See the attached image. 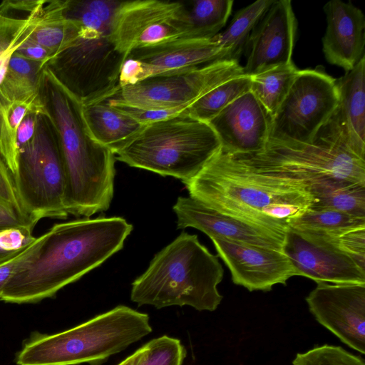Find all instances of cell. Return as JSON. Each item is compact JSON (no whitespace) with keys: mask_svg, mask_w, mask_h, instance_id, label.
<instances>
[{"mask_svg":"<svg viewBox=\"0 0 365 365\" xmlns=\"http://www.w3.org/2000/svg\"><path fill=\"white\" fill-rule=\"evenodd\" d=\"M305 300L321 325L365 354V284L318 283Z\"/></svg>","mask_w":365,"mask_h":365,"instance_id":"14","label":"cell"},{"mask_svg":"<svg viewBox=\"0 0 365 365\" xmlns=\"http://www.w3.org/2000/svg\"><path fill=\"white\" fill-rule=\"evenodd\" d=\"M338 104L336 79L322 66L299 70L272 118L269 138L309 143L330 118Z\"/></svg>","mask_w":365,"mask_h":365,"instance_id":"11","label":"cell"},{"mask_svg":"<svg viewBox=\"0 0 365 365\" xmlns=\"http://www.w3.org/2000/svg\"><path fill=\"white\" fill-rule=\"evenodd\" d=\"M16 53L25 58L42 62L45 66L51 59L49 52L41 45L29 39V37L21 44Z\"/></svg>","mask_w":365,"mask_h":365,"instance_id":"41","label":"cell"},{"mask_svg":"<svg viewBox=\"0 0 365 365\" xmlns=\"http://www.w3.org/2000/svg\"><path fill=\"white\" fill-rule=\"evenodd\" d=\"M183 184L190 197L208 207L284 233L312 203L307 187L249 172L221 149Z\"/></svg>","mask_w":365,"mask_h":365,"instance_id":"3","label":"cell"},{"mask_svg":"<svg viewBox=\"0 0 365 365\" xmlns=\"http://www.w3.org/2000/svg\"><path fill=\"white\" fill-rule=\"evenodd\" d=\"M138 365H182L187 351L180 339L163 335L146 343Z\"/></svg>","mask_w":365,"mask_h":365,"instance_id":"35","label":"cell"},{"mask_svg":"<svg viewBox=\"0 0 365 365\" xmlns=\"http://www.w3.org/2000/svg\"><path fill=\"white\" fill-rule=\"evenodd\" d=\"M226 58H232L220 46L215 36L178 38L132 51L122 65L119 84L122 88L149 77L182 71Z\"/></svg>","mask_w":365,"mask_h":365,"instance_id":"13","label":"cell"},{"mask_svg":"<svg viewBox=\"0 0 365 365\" xmlns=\"http://www.w3.org/2000/svg\"><path fill=\"white\" fill-rule=\"evenodd\" d=\"M42 8L26 18L10 16L0 13V86L12 55L31 34Z\"/></svg>","mask_w":365,"mask_h":365,"instance_id":"32","label":"cell"},{"mask_svg":"<svg viewBox=\"0 0 365 365\" xmlns=\"http://www.w3.org/2000/svg\"><path fill=\"white\" fill-rule=\"evenodd\" d=\"M0 224L35 227L19 200L14 176L0 156Z\"/></svg>","mask_w":365,"mask_h":365,"instance_id":"34","label":"cell"},{"mask_svg":"<svg viewBox=\"0 0 365 365\" xmlns=\"http://www.w3.org/2000/svg\"><path fill=\"white\" fill-rule=\"evenodd\" d=\"M297 21L289 0H274L246 40L244 73L254 76L292 62Z\"/></svg>","mask_w":365,"mask_h":365,"instance_id":"15","label":"cell"},{"mask_svg":"<svg viewBox=\"0 0 365 365\" xmlns=\"http://www.w3.org/2000/svg\"><path fill=\"white\" fill-rule=\"evenodd\" d=\"M152 331L147 314L119 305L59 333L34 334L16 361L17 365H101Z\"/></svg>","mask_w":365,"mask_h":365,"instance_id":"7","label":"cell"},{"mask_svg":"<svg viewBox=\"0 0 365 365\" xmlns=\"http://www.w3.org/2000/svg\"><path fill=\"white\" fill-rule=\"evenodd\" d=\"M45 66L42 62L25 58L15 52L0 86V93L14 101L32 102L40 99Z\"/></svg>","mask_w":365,"mask_h":365,"instance_id":"25","label":"cell"},{"mask_svg":"<svg viewBox=\"0 0 365 365\" xmlns=\"http://www.w3.org/2000/svg\"><path fill=\"white\" fill-rule=\"evenodd\" d=\"M223 275L218 256L202 245L196 235L182 232L133 281L130 299L138 306L152 305L158 309L190 306L213 312L223 298L217 289Z\"/></svg>","mask_w":365,"mask_h":365,"instance_id":"5","label":"cell"},{"mask_svg":"<svg viewBox=\"0 0 365 365\" xmlns=\"http://www.w3.org/2000/svg\"><path fill=\"white\" fill-rule=\"evenodd\" d=\"M34 242L20 252L0 263V296L17 267L29 253Z\"/></svg>","mask_w":365,"mask_h":365,"instance_id":"40","label":"cell"},{"mask_svg":"<svg viewBox=\"0 0 365 365\" xmlns=\"http://www.w3.org/2000/svg\"><path fill=\"white\" fill-rule=\"evenodd\" d=\"M250 76L232 78L194 101L186 108V113L195 119L207 123L233 101L250 91Z\"/></svg>","mask_w":365,"mask_h":365,"instance_id":"28","label":"cell"},{"mask_svg":"<svg viewBox=\"0 0 365 365\" xmlns=\"http://www.w3.org/2000/svg\"><path fill=\"white\" fill-rule=\"evenodd\" d=\"M19 200L34 225L41 219H66V179L56 129L47 112L39 113L33 138L19 150L14 177Z\"/></svg>","mask_w":365,"mask_h":365,"instance_id":"9","label":"cell"},{"mask_svg":"<svg viewBox=\"0 0 365 365\" xmlns=\"http://www.w3.org/2000/svg\"><path fill=\"white\" fill-rule=\"evenodd\" d=\"M39 94L58 140L66 212L90 217L107 210L114 192L115 154L91 137L83 118V104L46 66Z\"/></svg>","mask_w":365,"mask_h":365,"instance_id":"2","label":"cell"},{"mask_svg":"<svg viewBox=\"0 0 365 365\" xmlns=\"http://www.w3.org/2000/svg\"><path fill=\"white\" fill-rule=\"evenodd\" d=\"M120 2L61 1L62 15L78 26V35L46 67L83 105L107 101L120 88V69L127 57L111 39L113 18Z\"/></svg>","mask_w":365,"mask_h":365,"instance_id":"4","label":"cell"},{"mask_svg":"<svg viewBox=\"0 0 365 365\" xmlns=\"http://www.w3.org/2000/svg\"><path fill=\"white\" fill-rule=\"evenodd\" d=\"M339 125L351 149L365 158V56L336 79Z\"/></svg>","mask_w":365,"mask_h":365,"instance_id":"21","label":"cell"},{"mask_svg":"<svg viewBox=\"0 0 365 365\" xmlns=\"http://www.w3.org/2000/svg\"><path fill=\"white\" fill-rule=\"evenodd\" d=\"M292 365H365V362L339 346L324 344L297 353Z\"/></svg>","mask_w":365,"mask_h":365,"instance_id":"36","label":"cell"},{"mask_svg":"<svg viewBox=\"0 0 365 365\" xmlns=\"http://www.w3.org/2000/svg\"><path fill=\"white\" fill-rule=\"evenodd\" d=\"M82 115L91 137L114 154L145 125L110 106L107 101L83 105Z\"/></svg>","mask_w":365,"mask_h":365,"instance_id":"22","label":"cell"},{"mask_svg":"<svg viewBox=\"0 0 365 365\" xmlns=\"http://www.w3.org/2000/svg\"><path fill=\"white\" fill-rule=\"evenodd\" d=\"M78 35V26L62 15L61 0L45 1L29 39L46 48L51 59L69 46Z\"/></svg>","mask_w":365,"mask_h":365,"instance_id":"24","label":"cell"},{"mask_svg":"<svg viewBox=\"0 0 365 365\" xmlns=\"http://www.w3.org/2000/svg\"><path fill=\"white\" fill-rule=\"evenodd\" d=\"M207 123L217 135L222 151L230 154L251 153L266 146L272 116L250 91Z\"/></svg>","mask_w":365,"mask_h":365,"instance_id":"18","label":"cell"},{"mask_svg":"<svg viewBox=\"0 0 365 365\" xmlns=\"http://www.w3.org/2000/svg\"><path fill=\"white\" fill-rule=\"evenodd\" d=\"M299 232L349 256L365 270V227L332 233Z\"/></svg>","mask_w":365,"mask_h":365,"instance_id":"33","label":"cell"},{"mask_svg":"<svg viewBox=\"0 0 365 365\" xmlns=\"http://www.w3.org/2000/svg\"><path fill=\"white\" fill-rule=\"evenodd\" d=\"M177 227H193L215 237L282 250L285 233L208 207L191 197H179L173 206Z\"/></svg>","mask_w":365,"mask_h":365,"instance_id":"17","label":"cell"},{"mask_svg":"<svg viewBox=\"0 0 365 365\" xmlns=\"http://www.w3.org/2000/svg\"><path fill=\"white\" fill-rule=\"evenodd\" d=\"M225 153L249 172L307 189L324 179L365 183V158L349 147L336 110L309 143L269 138L260 151Z\"/></svg>","mask_w":365,"mask_h":365,"instance_id":"6","label":"cell"},{"mask_svg":"<svg viewBox=\"0 0 365 365\" xmlns=\"http://www.w3.org/2000/svg\"><path fill=\"white\" fill-rule=\"evenodd\" d=\"M45 113H46V108L33 110L24 116L17 130L16 138L19 150L33 138L36 131L38 115Z\"/></svg>","mask_w":365,"mask_h":365,"instance_id":"39","label":"cell"},{"mask_svg":"<svg viewBox=\"0 0 365 365\" xmlns=\"http://www.w3.org/2000/svg\"><path fill=\"white\" fill-rule=\"evenodd\" d=\"M242 75L237 58L221 59L123 86L110 100L147 110L186 108L222 83Z\"/></svg>","mask_w":365,"mask_h":365,"instance_id":"10","label":"cell"},{"mask_svg":"<svg viewBox=\"0 0 365 365\" xmlns=\"http://www.w3.org/2000/svg\"><path fill=\"white\" fill-rule=\"evenodd\" d=\"M365 227V217L327 209L309 208L289 228L302 232L332 233ZM288 227V228H289Z\"/></svg>","mask_w":365,"mask_h":365,"instance_id":"31","label":"cell"},{"mask_svg":"<svg viewBox=\"0 0 365 365\" xmlns=\"http://www.w3.org/2000/svg\"><path fill=\"white\" fill-rule=\"evenodd\" d=\"M107 102L112 106L128 115L143 125L171 118L181 114L187 108H175L170 110H147L131 107L114 102L110 99Z\"/></svg>","mask_w":365,"mask_h":365,"instance_id":"38","label":"cell"},{"mask_svg":"<svg viewBox=\"0 0 365 365\" xmlns=\"http://www.w3.org/2000/svg\"><path fill=\"white\" fill-rule=\"evenodd\" d=\"M297 276L318 283L365 284V270L349 256L288 228L282 247Z\"/></svg>","mask_w":365,"mask_h":365,"instance_id":"19","label":"cell"},{"mask_svg":"<svg viewBox=\"0 0 365 365\" xmlns=\"http://www.w3.org/2000/svg\"><path fill=\"white\" fill-rule=\"evenodd\" d=\"M273 1L258 0L242 8L235 14L227 28L215 36L220 46L227 51L232 58H236L237 51Z\"/></svg>","mask_w":365,"mask_h":365,"instance_id":"30","label":"cell"},{"mask_svg":"<svg viewBox=\"0 0 365 365\" xmlns=\"http://www.w3.org/2000/svg\"><path fill=\"white\" fill-rule=\"evenodd\" d=\"M310 208L327 209L365 217V183L324 179L311 184Z\"/></svg>","mask_w":365,"mask_h":365,"instance_id":"23","label":"cell"},{"mask_svg":"<svg viewBox=\"0 0 365 365\" xmlns=\"http://www.w3.org/2000/svg\"><path fill=\"white\" fill-rule=\"evenodd\" d=\"M327 29L322 38L323 53L329 63L351 71L363 58L365 17L351 4L331 0L324 6Z\"/></svg>","mask_w":365,"mask_h":365,"instance_id":"20","label":"cell"},{"mask_svg":"<svg viewBox=\"0 0 365 365\" xmlns=\"http://www.w3.org/2000/svg\"><path fill=\"white\" fill-rule=\"evenodd\" d=\"M232 0H197L188 6V38H210L216 36L230 16Z\"/></svg>","mask_w":365,"mask_h":365,"instance_id":"29","label":"cell"},{"mask_svg":"<svg viewBox=\"0 0 365 365\" xmlns=\"http://www.w3.org/2000/svg\"><path fill=\"white\" fill-rule=\"evenodd\" d=\"M220 149L209 123L190 116L185 109L145 125L115 155L130 167L174 177L183 183L195 177Z\"/></svg>","mask_w":365,"mask_h":365,"instance_id":"8","label":"cell"},{"mask_svg":"<svg viewBox=\"0 0 365 365\" xmlns=\"http://www.w3.org/2000/svg\"><path fill=\"white\" fill-rule=\"evenodd\" d=\"M132 230L133 225L121 217H84L54 224L36 237L0 299L26 304L54 297L120 250Z\"/></svg>","mask_w":365,"mask_h":365,"instance_id":"1","label":"cell"},{"mask_svg":"<svg viewBox=\"0 0 365 365\" xmlns=\"http://www.w3.org/2000/svg\"><path fill=\"white\" fill-rule=\"evenodd\" d=\"M215 250L229 268L232 280L250 292H268L272 287L296 276L288 257L282 250L210 238Z\"/></svg>","mask_w":365,"mask_h":365,"instance_id":"16","label":"cell"},{"mask_svg":"<svg viewBox=\"0 0 365 365\" xmlns=\"http://www.w3.org/2000/svg\"><path fill=\"white\" fill-rule=\"evenodd\" d=\"M147 346L146 344L142 346L140 348L137 349L134 353L130 355L128 357L125 359L118 365H138L139 361L143 358V355L146 352Z\"/></svg>","mask_w":365,"mask_h":365,"instance_id":"42","label":"cell"},{"mask_svg":"<svg viewBox=\"0 0 365 365\" xmlns=\"http://www.w3.org/2000/svg\"><path fill=\"white\" fill-rule=\"evenodd\" d=\"M44 108L41 97L32 102L14 101L0 93V156L14 177L19 155L16 138L19 125L29 112Z\"/></svg>","mask_w":365,"mask_h":365,"instance_id":"26","label":"cell"},{"mask_svg":"<svg viewBox=\"0 0 365 365\" xmlns=\"http://www.w3.org/2000/svg\"><path fill=\"white\" fill-rule=\"evenodd\" d=\"M299 71L292 61L250 76V91L272 118L287 95Z\"/></svg>","mask_w":365,"mask_h":365,"instance_id":"27","label":"cell"},{"mask_svg":"<svg viewBox=\"0 0 365 365\" xmlns=\"http://www.w3.org/2000/svg\"><path fill=\"white\" fill-rule=\"evenodd\" d=\"M34 227L0 224V263L20 252L36 239Z\"/></svg>","mask_w":365,"mask_h":365,"instance_id":"37","label":"cell"},{"mask_svg":"<svg viewBox=\"0 0 365 365\" xmlns=\"http://www.w3.org/2000/svg\"><path fill=\"white\" fill-rule=\"evenodd\" d=\"M189 29L188 6L183 2L120 1L113 18L111 39L127 57L135 49L186 38Z\"/></svg>","mask_w":365,"mask_h":365,"instance_id":"12","label":"cell"}]
</instances>
